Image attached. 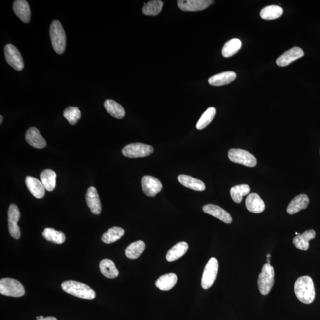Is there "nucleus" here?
<instances>
[{
	"label": "nucleus",
	"mask_w": 320,
	"mask_h": 320,
	"mask_svg": "<svg viewBox=\"0 0 320 320\" xmlns=\"http://www.w3.org/2000/svg\"><path fill=\"white\" fill-rule=\"evenodd\" d=\"M294 290L296 298L305 304L312 303L316 292L312 279L309 276H302L296 281Z\"/></svg>",
	"instance_id": "obj_1"
},
{
	"label": "nucleus",
	"mask_w": 320,
	"mask_h": 320,
	"mask_svg": "<svg viewBox=\"0 0 320 320\" xmlns=\"http://www.w3.org/2000/svg\"><path fill=\"white\" fill-rule=\"evenodd\" d=\"M62 289L69 294L85 299H93L96 293L87 284L75 281H67L61 284Z\"/></svg>",
	"instance_id": "obj_2"
},
{
	"label": "nucleus",
	"mask_w": 320,
	"mask_h": 320,
	"mask_svg": "<svg viewBox=\"0 0 320 320\" xmlns=\"http://www.w3.org/2000/svg\"><path fill=\"white\" fill-rule=\"evenodd\" d=\"M50 37L53 48L58 54H62L65 51L66 36L63 26L58 20H54L50 26Z\"/></svg>",
	"instance_id": "obj_3"
},
{
	"label": "nucleus",
	"mask_w": 320,
	"mask_h": 320,
	"mask_svg": "<svg viewBox=\"0 0 320 320\" xmlns=\"http://www.w3.org/2000/svg\"><path fill=\"white\" fill-rule=\"evenodd\" d=\"M275 282V270L271 264L263 266L258 279V287L261 294L267 295L271 291Z\"/></svg>",
	"instance_id": "obj_4"
},
{
	"label": "nucleus",
	"mask_w": 320,
	"mask_h": 320,
	"mask_svg": "<svg viewBox=\"0 0 320 320\" xmlns=\"http://www.w3.org/2000/svg\"><path fill=\"white\" fill-rule=\"evenodd\" d=\"M0 293L2 295L19 298L25 295V290L19 281L6 278L0 281Z\"/></svg>",
	"instance_id": "obj_5"
},
{
	"label": "nucleus",
	"mask_w": 320,
	"mask_h": 320,
	"mask_svg": "<svg viewBox=\"0 0 320 320\" xmlns=\"http://www.w3.org/2000/svg\"><path fill=\"white\" fill-rule=\"evenodd\" d=\"M219 264L216 258H211L205 266L202 275L201 285L204 289H208L213 285L218 275Z\"/></svg>",
	"instance_id": "obj_6"
},
{
	"label": "nucleus",
	"mask_w": 320,
	"mask_h": 320,
	"mask_svg": "<svg viewBox=\"0 0 320 320\" xmlns=\"http://www.w3.org/2000/svg\"><path fill=\"white\" fill-rule=\"evenodd\" d=\"M228 158L235 163L253 167L257 165L256 158L249 152L241 149H231L228 152Z\"/></svg>",
	"instance_id": "obj_7"
},
{
	"label": "nucleus",
	"mask_w": 320,
	"mask_h": 320,
	"mask_svg": "<svg viewBox=\"0 0 320 320\" xmlns=\"http://www.w3.org/2000/svg\"><path fill=\"white\" fill-rule=\"evenodd\" d=\"M154 152L150 145L142 143H134L126 145L122 149V154L128 158H142L149 156Z\"/></svg>",
	"instance_id": "obj_8"
},
{
	"label": "nucleus",
	"mask_w": 320,
	"mask_h": 320,
	"mask_svg": "<svg viewBox=\"0 0 320 320\" xmlns=\"http://www.w3.org/2000/svg\"><path fill=\"white\" fill-rule=\"evenodd\" d=\"M5 60L17 71H21L24 68V63L19 50L12 44H7L4 48Z\"/></svg>",
	"instance_id": "obj_9"
},
{
	"label": "nucleus",
	"mask_w": 320,
	"mask_h": 320,
	"mask_svg": "<svg viewBox=\"0 0 320 320\" xmlns=\"http://www.w3.org/2000/svg\"><path fill=\"white\" fill-rule=\"evenodd\" d=\"M20 217V213L18 207L15 204H11L8 211V230L11 236L14 239H19L20 237V230L17 225Z\"/></svg>",
	"instance_id": "obj_10"
},
{
	"label": "nucleus",
	"mask_w": 320,
	"mask_h": 320,
	"mask_svg": "<svg viewBox=\"0 0 320 320\" xmlns=\"http://www.w3.org/2000/svg\"><path fill=\"white\" fill-rule=\"evenodd\" d=\"M178 7L183 11H199L206 9L214 1L211 0H178Z\"/></svg>",
	"instance_id": "obj_11"
},
{
	"label": "nucleus",
	"mask_w": 320,
	"mask_h": 320,
	"mask_svg": "<svg viewBox=\"0 0 320 320\" xmlns=\"http://www.w3.org/2000/svg\"><path fill=\"white\" fill-rule=\"evenodd\" d=\"M142 189L148 197H154L162 190L161 181L156 178L151 176H145L142 180Z\"/></svg>",
	"instance_id": "obj_12"
},
{
	"label": "nucleus",
	"mask_w": 320,
	"mask_h": 320,
	"mask_svg": "<svg viewBox=\"0 0 320 320\" xmlns=\"http://www.w3.org/2000/svg\"><path fill=\"white\" fill-rule=\"evenodd\" d=\"M202 210L205 213L215 217L226 224H231L233 221V218H232L230 214L218 205L208 204L205 205Z\"/></svg>",
	"instance_id": "obj_13"
},
{
	"label": "nucleus",
	"mask_w": 320,
	"mask_h": 320,
	"mask_svg": "<svg viewBox=\"0 0 320 320\" xmlns=\"http://www.w3.org/2000/svg\"><path fill=\"white\" fill-rule=\"evenodd\" d=\"M25 139L29 145L35 148L43 149L46 146L45 140L41 136L39 130L36 128H29L26 131Z\"/></svg>",
	"instance_id": "obj_14"
},
{
	"label": "nucleus",
	"mask_w": 320,
	"mask_h": 320,
	"mask_svg": "<svg viewBox=\"0 0 320 320\" xmlns=\"http://www.w3.org/2000/svg\"><path fill=\"white\" fill-rule=\"evenodd\" d=\"M304 53L299 47H294L281 55L277 60L278 66L286 67L289 66L292 62L303 57Z\"/></svg>",
	"instance_id": "obj_15"
},
{
	"label": "nucleus",
	"mask_w": 320,
	"mask_h": 320,
	"mask_svg": "<svg viewBox=\"0 0 320 320\" xmlns=\"http://www.w3.org/2000/svg\"><path fill=\"white\" fill-rule=\"evenodd\" d=\"M86 199L88 207L91 212L95 215H99L102 211V205L99 196L95 187H90L88 189L86 195Z\"/></svg>",
	"instance_id": "obj_16"
},
{
	"label": "nucleus",
	"mask_w": 320,
	"mask_h": 320,
	"mask_svg": "<svg viewBox=\"0 0 320 320\" xmlns=\"http://www.w3.org/2000/svg\"><path fill=\"white\" fill-rule=\"evenodd\" d=\"M25 183L29 192L34 197L37 199L44 197L45 195V189L41 181L32 176H27L25 179Z\"/></svg>",
	"instance_id": "obj_17"
},
{
	"label": "nucleus",
	"mask_w": 320,
	"mask_h": 320,
	"mask_svg": "<svg viewBox=\"0 0 320 320\" xmlns=\"http://www.w3.org/2000/svg\"><path fill=\"white\" fill-rule=\"evenodd\" d=\"M246 206L249 212L260 213L265 210V204L257 193L249 194L246 199Z\"/></svg>",
	"instance_id": "obj_18"
},
{
	"label": "nucleus",
	"mask_w": 320,
	"mask_h": 320,
	"mask_svg": "<svg viewBox=\"0 0 320 320\" xmlns=\"http://www.w3.org/2000/svg\"><path fill=\"white\" fill-rule=\"evenodd\" d=\"M13 8L14 13L23 23L30 21L31 8L27 1L25 0H16L14 2Z\"/></svg>",
	"instance_id": "obj_19"
},
{
	"label": "nucleus",
	"mask_w": 320,
	"mask_h": 320,
	"mask_svg": "<svg viewBox=\"0 0 320 320\" xmlns=\"http://www.w3.org/2000/svg\"><path fill=\"white\" fill-rule=\"evenodd\" d=\"M309 204V199L305 194H301L293 198L287 207V212L290 215H293L299 211L306 209Z\"/></svg>",
	"instance_id": "obj_20"
},
{
	"label": "nucleus",
	"mask_w": 320,
	"mask_h": 320,
	"mask_svg": "<svg viewBox=\"0 0 320 320\" xmlns=\"http://www.w3.org/2000/svg\"><path fill=\"white\" fill-rule=\"evenodd\" d=\"M236 77L234 72L227 71L213 76L208 80V83L213 86H222L232 83Z\"/></svg>",
	"instance_id": "obj_21"
},
{
	"label": "nucleus",
	"mask_w": 320,
	"mask_h": 320,
	"mask_svg": "<svg viewBox=\"0 0 320 320\" xmlns=\"http://www.w3.org/2000/svg\"><path fill=\"white\" fill-rule=\"evenodd\" d=\"M316 237V232L313 230L305 231L302 234L298 235L293 239V245L296 248L302 251H307L309 248V241Z\"/></svg>",
	"instance_id": "obj_22"
},
{
	"label": "nucleus",
	"mask_w": 320,
	"mask_h": 320,
	"mask_svg": "<svg viewBox=\"0 0 320 320\" xmlns=\"http://www.w3.org/2000/svg\"><path fill=\"white\" fill-rule=\"evenodd\" d=\"M188 249L189 245L186 242H179L167 252L166 260L169 262H174L183 257L186 253Z\"/></svg>",
	"instance_id": "obj_23"
},
{
	"label": "nucleus",
	"mask_w": 320,
	"mask_h": 320,
	"mask_svg": "<svg viewBox=\"0 0 320 320\" xmlns=\"http://www.w3.org/2000/svg\"><path fill=\"white\" fill-rule=\"evenodd\" d=\"M179 182L184 186L189 189L202 192L205 189V185L204 182L186 175H180L178 177Z\"/></svg>",
	"instance_id": "obj_24"
},
{
	"label": "nucleus",
	"mask_w": 320,
	"mask_h": 320,
	"mask_svg": "<svg viewBox=\"0 0 320 320\" xmlns=\"http://www.w3.org/2000/svg\"><path fill=\"white\" fill-rule=\"evenodd\" d=\"M178 277L176 274L170 273L161 276L155 283V285L158 289L163 291L172 289L177 283Z\"/></svg>",
	"instance_id": "obj_25"
},
{
	"label": "nucleus",
	"mask_w": 320,
	"mask_h": 320,
	"mask_svg": "<svg viewBox=\"0 0 320 320\" xmlns=\"http://www.w3.org/2000/svg\"><path fill=\"white\" fill-rule=\"evenodd\" d=\"M145 244L142 240L137 241L128 246L125 250L126 256L128 259L134 260L139 258L144 251Z\"/></svg>",
	"instance_id": "obj_26"
},
{
	"label": "nucleus",
	"mask_w": 320,
	"mask_h": 320,
	"mask_svg": "<svg viewBox=\"0 0 320 320\" xmlns=\"http://www.w3.org/2000/svg\"><path fill=\"white\" fill-rule=\"evenodd\" d=\"M104 107L107 112L115 118L122 119L125 115V111L122 105L113 100H107L104 103Z\"/></svg>",
	"instance_id": "obj_27"
},
{
	"label": "nucleus",
	"mask_w": 320,
	"mask_h": 320,
	"mask_svg": "<svg viewBox=\"0 0 320 320\" xmlns=\"http://www.w3.org/2000/svg\"><path fill=\"white\" fill-rule=\"evenodd\" d=\"M57 175L51 169H46L41 173L40 180L45 190L52 192L56 186Z\"/></svg>",
	"instance_id": "obj_28"
},
{
	"label": "nucleus",
	"mask_w": 320,
	"mask_h": 320,
	"mask_svg": "<svg viewBox=\"0 0 320 320\" xmlns=\"http://www.w3.org/2000/svg\"><path fill=\"white\" fill-rule=\"evenodd\" d=\"M100 270L105 277L113 279L119 275L118 270L117 269L115 264L112 260L104 259L101 261L99 265Z\"/></svg>",
	"instance_id": "obj_29"
},
{
	"label": "nucleus",
	"mask_w": 320,
	"mask_h": 320,
	"mask_svg": "<svg viewBox=\"0 0 320 320\" xmlns=\"http://www.w3.org/2000/svg\"><path fill=\"white\" fill-rule=\"evenodd\" d=\"M125 234L123 228L117 227L111 228L107 232L103 234L102 240L103 242L107 244L112 243L121 239Z\"/></svg>",
	"instance_id": "obj_30"
},
{
	"label": "nucleus",
	"mask_w": 320,
	"mask_h": 320,
	"mask_svg": "<svg viewBox=\"0 0 320 320\" xmlns=\"http://www.w3.org/2000/svg\"><path fill=\"white\" fill-rule=\"evenodd\" d=\"M283 14V8L278 5H270L260 11V16L264 20H272L278 18Z\"/></svg>",
	"instance_id": "obj_31"
},
{
	"label": "nucleus",
	"mask_w": 320,
	"mask_h": 320,
	"mask_svg": "<svg viewBox=\"0 0 320 320\" xmlns=\"http://www.w3.org/2000/svg\"><path fill=\"white\" fill-rule=\"evenodd\" d=\"M250 192V187L248 184H240L231 188L230 195L236 203L240 204L243 200L244 196Z\"/></svg>",
	"instance_id": "obj_32"
},
{
	"label": "nucleus",
	"mask_w": 320,
	"mask_h": 320,
	"mask_svg": "<svg viewBox=\"0 0 320 320\" xmlns=\"http://www.w3.org/2000/svg\"><path fill=\"white\" fill-rule=\"evenodd\" d=\"M42 236L46 240L56 244H62L66 241V236L63 232L58 231L51 228H46L42 233Z\"/></svg>",
	"instance_id": "obj_33"
},
{
	"label": "nucleus",
	"mask_w": 320,
	"mask_h": 320,
	"mask_svg": "<svg viewBox=\"0 0 320 320\" xmlns=\"http://www.w3.org/2000/svg\"><path fill=\"white\" fill-rule=\"evenodd\" d=\"M163 7V2L160 0H154L144 4L142 13L146 16H155L160 14Z\"/></svg>",
	"instance_id": "obj_34"
},
{
	"label": "nucleus",
	"mask_w": 320,
	"mask_h": 320,
	"mask_svg": "<svg viewBox=\"0 0 320 320\" xmlns=\"http://www.w3.org/2000/svg\"><path fill=\"white\" fill-rule=\"evenodd\" d=\"M242 48V42L239 39H233L228 41L223 47L222 55L225 58L232 57Z\"/></svg>",
	"instance_id": "obj_35"
},
{
	"label": "nucleus",
	"mask_w": 320,
	"mask_h": 320,
	"mask_svg": "<svg viewBox=\"0 0 320 320\" xmlns=\"http://www.w3.org/2000/svg\"><path fill=\"white\" fill-rule=\"evenodd\" d=\"M216 113V110L215 107H211L208 108L202 114L201 118L199 119L196 127L198 130H203L205 128L213 121Z\"/></svg>",
	"instance_id": "obj_36"
},
{
	"label": "nucleus",
	"mask_w": 320,
	"mask_h": 320,
	"mask_svg": "<svg viewBox=\"0 0 320 320\" xmlns=\"http://www.w3.org/2000/svg\"><path fill=\"white\" fill-rule=\"evenodd\" d=\"M63 115L70 124L74 125L81 118V113L78 107H70L64 111Z\"/></svg>",
	"instance_id": "obj_37"
},
{
	"label": "nucleus",
	"mask_w": 320,
	"mask_h": 320,
	"mask_svg": "<svg viewBox=\"0 0 320 320\" xmlns=\"http://www.w3.org/2000/svg\"><path fill=\"white\" fill-rule=\"evenodd\" d=\"M36 320H57V319L55 318V317H44L43 319H37Z\"/></svg>",
	"instance_id": "obj_38"
},
{
	"label": "nucleus",
	"mask_w": 320,
	"mask_h": 320,
	"mask_svg": "<svg viewBox=\"0 0 320 320\" xmlns=\"http://www.w3.org/2000/svg\"><path fill=\"white\" fill-rule=\"evenodd\" d=\"M0 118H1V120H0V123L2 124V120H3V117H2V115L0 116Z\"/></svg>",
	"instance_id": "obj_39"
},
{
	"label": "nucleus",
	"mask_w": 320,
	"mask_h": 320,
	"mask_svg": "<svg viewBox=\"0 0 320 320\" xmlns=\"http://www.w3.org/2000/svg\"><path fill=\"white\" fill-rule=\"evenodd\" d=\"M267 258H268V259H269V258H271V254H267Z\"/></svg>",
	"instance_id": "obj_40"
}]
</instances>
